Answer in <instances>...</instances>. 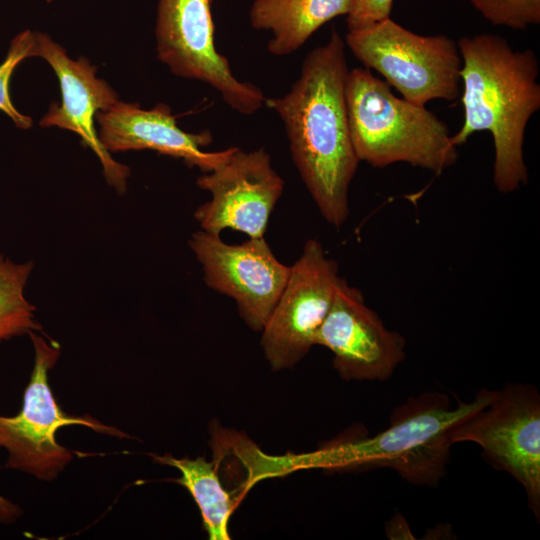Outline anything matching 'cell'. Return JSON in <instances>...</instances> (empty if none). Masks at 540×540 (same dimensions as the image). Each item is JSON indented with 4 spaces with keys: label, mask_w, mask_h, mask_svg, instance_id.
Returning a JSON list of instances; mask_svg holds the SVG:
<instances>
[{
    "label": "cell",
    "mask_w": 540,
    "mask_h": 540,
    "mask_svg": "<svg viewBox=\"0 0 540 540\" xmlns=\"http://www.w3.org/2000/svg\"><path fill=\"white\" fill-rule=\"evenodd\" d=\"M348 72L345 42L334 29L307 54L290 91L264 101L284 123L293 162L320 214L336 228L349 216V187L360 162L347 117Z\"/></svg>",
    "instance_id": "1"
},
{
    "label": "cell",
    "mask_w": 540,
    "mask_h": 540,
    "mask_svg": "<svg viewBox=\"0 0 540 540\" xmlns=\"http://www.w3.org/2000/svg\"><path fill=\"white\" fill-rule=\"evenodd\" d=\"M457 46L464 121L452 141L458 147L476 132H490L494 185L512 193L528 181L523 144L527 124L540 108L537 56L530 49H512L495 34L462 37Z\"/></svg>",
    "instance_id": "2"
},
{
    "label": "cell",
    "mask_w": 540,
    "mask_h": 540,
    "mask_svg": "<svg viewBox=\"0 0 540 540\" xmlns=\"http://www.w3.org/2000/svg\"><path fill=\"white\" fill-rule=\"evenodd\" d=\"M495 395L494 390L482 389L472 401L453 403L441 392L422 393L396 407L388 427L377 435L288 455V467L290 471L382 467L413 484L436 485L446 473L454 430L489 405Z\"/></svg>",
    "instance_id": "3"
},
{
    "label": "cell",
    "mask_w": 540,
    "mask_h": 540,
    "mask_svg": "<svg viewBox=\"0 0 540 540\" xmlns=\"http://www.w3.org/2000/svg\"><path fill=\"white\" fill-rule=\"evenodd\" d=\"M345 99L359 161L375 168L408 163L440 175L459 157L449 129L425 106L395 96L367 68L349 70Z\"/></svg>",
    "instance_id": "4"
},
{
    "label": "cell",
    "mask_w": 540,
    "mask_h": 540,
    "mask_svg": "<svg viewBox=\"0 0 540 540\" xmlns=\"http://www.w3.org/2000/svg\"><path fill=\"white\" fill-rule=\"evenodd\" d=\"M345 44L408 101L425 106L460 94L462 59L457 43L445 35H420L388 18L348 31Z\"/></svg>",
    "instance_id": "5"
},
{
    "label": "cell",
    "mask_w": 540,
    "mask_h": 540,
    "mask_svg": "<svg viewBox=\"0 0 540 540\" xmlns=\"http://www.w3.org/2000/svg\"><path fill=\"white\" fill-rule=\"evenodd\" d=\"M29 336L34 348L33 370L21 411L14 416L0 415V449L7 452L5 468L53 481L73 459L72 452L56 441L61 427L83 425L117 437L126 434L93 418L73 417L61 410L48 383V371L60 356V345L38 332Z\"/></svg>",
    "instance_id": "6"
},
{
    "label": "cell",
    "mask_w": 540,
    "mask_h": 540,
    "mask_svg": "<svg viewBox=\"0 0 540 540\" xmlns=\"http://www.w3.org/2000/svg\"><path fill=\"white\" fill-rule=\"evenodd\" d=\"M213 0H159L155 27L158 59L179 77L209 84L230 108L252 115L265 96L254 84L239 81L228 59L215 47Z\"/></svg>",
    "instance_id": "7"
},
{
    "label": "cell",
    "mask_w": 540,
    "mask_h": 540,
    "mask_svg": "<svg viewBox=\"0 0 540 540\" xmlns=\"http://www.w3.org/2000/svg\"><path fill=\"white\" fill-rule=\"evenodd\" d=\"M452 442L481 446L496 468L509 473L525 489L528 505L540 514V397L527 384H509L489 405L461 423Z\"/></svg>",
    "instance_id": "8"
},
{
    "label": "cell",
    "mask_w": 540,
    "mask_h": 540,
    "mask_svg": "<svg viewBox=\"0 0 540 540\" xmlns=\"http://www.w3.org/2000/svg\"><path fill=\"white\" fill-rule=\"evenodd\" d=\"M340 277L337 262L321 242L308 239L261 331V346L273 370L293 367L316 345Z\"/></svg>",
    "instance_id": "9"
},
{
    "label": "cell",
    "mask_w": 540,
    "mask_h": 540,
    "mask_svg": "<svg viewBox=\"0 0 540 540\" xmlns=\"http://www.w3.org/2000/svg\"><path fill=\"white\" fill-rule=\"evenodd\" d=\"M189 247L202 266L205 284L232 298L240 317L253 330L262 331L290 274L264 237L228 244L220 235L194 232Z\"/></svg>",
    "instance_id": "10"
},
{
    "label": "cell",
    "mask_w": 540,
    "mask_h": 540,
    "mask_svg": "<svg viewBox=\"0 0 540 540\" xmlns=\"http://www.w3.org/2000/svg\"><path fill=\"white\" fill-rule=\"evenodd\" d=\"M196 184L211 194L194 212L200 229L215 235L232 229L249 238L264 237L284 189L264 148L245 152L237 147L221 167L199 176Z\"/></svg>",
    "instance_id": "11"
},
{
    "label": "cell",
    "mask_w": 540,
    "mask_h": 540,
    "mask_svg": "<svg viewBox=\"0 0 540 540\" xmlns=\"http://www.w3.org/2000/svg\"><path fill=\"white\" fill-rule=\"evenodd\" d=\"M33 57L42 58L54 71L61 102H53L41 118L43 128L57 127L77 134L100 161L106 182L119 194L127 190L128 166L114 160L101 144L96 116L119 101L117 92L102 78L85 57L72 59L49 35L35 31Z\"/></svg>",
    "instance_id": "12"
},
{
    "label": "cell",
    "mask_w": 540,
    "mask_h": 540,
    "mask_svg": "<svg viewBox=\"0 0 540 540\" xmlns=\"http://www.w3.org/2000/svg\"><path fill=\"white\" fill-rule=\"evenodd\" d=\"M345 380H386L405 359V339L389 330L362 292L340 277L331 308L316 336Z\"/></svg>",
    "instance_id": "13"
},
{
    "label": "cell",
    "mask_w": 540,
    "mask_h": 540,
    "mask_svg": "<svg viewBox=\"0 0 540 540\" xmlns=\"http://www.w3.org/2000/svg\"><path fill=\"white\" fill-rule=\"evenodd\" d=\"M98 137L109 153L153 150L182 159L203 173L221 167L237 147L208 152L202 148L213 138L209 131L189 133L180 129L168 105L143 109L138 103L118 101L96 116Z\"/></svg>",
    "instance_id": "14"
},
{
    "label": "cell",
    "mask_w": 540,
    "mask_h": 540,
    "mask_svg": "<svg viewBox=\"0 0 540 540\" xmlns=\"http://www.w3.org/2000/svg\"><path fill=\"white\" fill-rule=\"evenodd\" d=\"M351 0H255L250 23L256 30L272 33L268 51L289 55L328 21L349 13Z\"/></svg>",
    "instance_id": "15"
},
{
    "label": "cell",
    "mask_w": 540,
    "mask_h": 540,
    "mask_svg": "<svg viewBox=\"0 0 540 540\" xmlns=\"http://www.w3.org/2000/svg\"><path fill=\"white\" fill-rule=\"evenodd\" d=\"M161 464L175 467L181 476L175 482L184 486L198 505L204 529L211 540H229L228 523L234 509L231 495L222 486L213 462L154 455Z\"/></svg>",
    "instance_id": "16"
},
{
    "label": "cell",
    "mask_w": 540,
    "mask_h": 540,
    "mask_svg": "<svg viewBox=\"0 0 540 540\" xmlns=\"http://www.w3.org/2000/svg\"><path fill=\"white\" fill-rule=\"evenodd\" d=\"M32 261L15 262L0 255V343L30 332H43L36 308L25 297Z\"/></svg>",
    "instance_id": "17"
},
{
    "label": "cell",
    "mask_w": 540,
    "mask_h": 540,
    "mask_svg": "<svg viewBox=\"0 0 540 540\" xmlns=\"http://www.w3.org/2000/svg\"><path fill=\"white\" fill-rule=\"evenodd\" d=\"M35 31L23 30L11 40L6 57L0 64V111L22 130L33 125L30 116L21 113L10 96V81L16 67L25 59L33 57Z\"/></svg>",
    "instance_id": "18"
},
{
    "label": "cell",
    "mask_w": 540,
    "mask_h": 540,
    "mask_svg": "<svg viewBox=\"0 0 540 540\" xmlns=\"http://www.w3.org/2000/svg\"><path fill=\"white\" fill-rule=\"evenodd\" d=\"M491 24L523 30L540 23V0H470Z\"/></svg>",
    "instance_id": "19"
},
{
    "label": "cell",
    "mask_w": 540,
    "mask_h": 540,
    "mask_svg": "<svg viewBox=\"0 0 540 540\" xmlns=\"http://www.w3.org/2000/svg\"><path fill=\"white\" fill-rule=\"evenodd\" d=\"M394 0H351L348 31L359 30L390 18Z\"/></svg>",
    "instance_id": "20"
},
{
    "label": "cell",
    "mask_w": 540,
    "mask_h": 540,
    "mask_svg": "<svg viewBox=\"0 0 540 540\" xmlns=\"http://www.w3.org/2000/svg\"><path fill=\"white\" fill-rule=\"evenodd\" d=\"M21 515L22 510L17 504L0 495V524H11Z\"/></svg>",
    "instance_id": "21"
},
{
    "label": "cell",
    "mask_w": 540,
    "mask_h": 540,
    "mask_svg": "<svg viewBox=\"0 0 540 540\" xmlns=\"http://www.w3.org/2000/svg\"><path fill=\"white\" fill-rule=\"evenodd\" d=\"M47 3H51L53 2L54 0H45Z\"/></svg>",
    "instance_id": "22"
}]
</instances>
